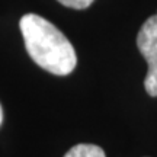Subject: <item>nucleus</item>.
Wrapping results in <instances>:
<instances>
[{
  "label": "nucleus",
  "mask_w": 157,
  "mask_h": 157,
  "mask_svg": "<svg viewBox=\"0 0 157 157\" xmlns=\"http://www.w3.org/2000/svg\"><path fill=\"white\" fill-rule=\"evenodd\" d=\"M57 2H60L63 6L71 7V9H86V7H89L95 0H57Z\"/></svg>",
  "instance_id": "obj_4"
},
{
  "label": "nucleus",
  "mask_w": 157,
  "mask_h": 157,
  "mask_svg": "<svg viewBox=\"0 0 157 157\" xmlns=\"http://www.w3.org/2000/svg\"><path fill=\"white\" fill-rule=\"evenodd\" d=\"M2 122H3V108L0 105V125H2Z\"/></svg>",
  "instance_id": "obj_5"
},
{
  "label": "nucleus",
  "mask_w": 157,
  "mask_h": 157,
  "mask_svg": "<svg viewBox=\"0 0 157 157\" xmlns=\"http://www.w3.org/2000/svg\"><path fill=\"white\" fill-rule=\"evenodd\" d=\"M64 157H106L105 151L95 144H77L71 147Z\"/></svg>",
  "instance_id": "obj_3"
},
{
  "label": "nucleus",
  "mask_w": 157,
  "mask_h": 157,
  "mask_svg": "<svg viewBox=\"0 0 157 157\" xmlns=\"http://www.w3.org/2000/svg\"><path fill=\"white\" fill-rule=\"evenodd\" d=\"M137 47L148 64L144 80L146 92L157 98V15L150 16L143 23L137 35Z\"/></svg>",
  "instance_id": "obj_2"
},
{
  "label": "nucleus",
  "mask_w": 157,
  "mask_h": 157,
  "mask_svg": "<svg viewBox=\"0 0 157 157\" xmlns=\"http://www.w3.org/2000/svg\"><path fill=\"white\" fill-rule=\"evenodd\" d=\"M29 57L56 76H67L76 68L77 56L71 42L56 25L39 15L28 13L19 22Z\"/></svg>",
  "instance_id": "obj_1"
}]
</instances>
